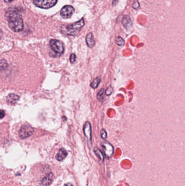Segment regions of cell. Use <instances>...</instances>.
Returning a JSON list of instances; mask_svg holds the SVG:
<instances>
[{"label":"cell","instance_id":"6da1fadb","mask_svg":"<svg viewBox=\"0 0 185 186\" xmlns=\"http://www.w3.org/2000/svg\"><path fill=\"white\" fill-rule=\"evenodd\" d=\"M5 17L8 21V26L13 31L19 32L23 30L24 27V21L19 13L13 10L8 12Z\"/></svg>","mask_w":185,"mask_h":186},{"label":"cell","instance_id":"7a4b0ae2","mask_svg":"<svg viewBox=\"0 0 185 186\" xmlns=\"http://www.w3.org/2000/svg\"><path fill=\"white\" fill-rule=\"evenodd\" d=\"M84 24V19H82L79 21L74 23L73 24H70L66 26H62L61 28V32L65 35L74 36L81 32Z\"/></svg>","mask_w":185,"mask_h":186},{"label":"cell","instance_id":"3957f363","mask_svg":"<svg viewBox=\"0 0 185 186\" xmlns=\"http://www.w3.org/2000/svg\"><path fill=\"white\" fill-rule=\"evenodd\" d=\"M49 46L52 51V54H51L52 56L58 57L60 56L64 52L65 49L63 43L58 40H51L49 42Z\"/></svg>","mask_w":185,"mask_h":186},{"label":"cell","instance_id":"277c9868","mask_svg":"<svg viewBox=\"0 0 185 186\" xmlns=\"http://www.w3.org/2000/svg\"><path fill=\"white\" fill-rule=\"evenodd\" d=\"M58 0H34V3L38 7L49 9L56 5Z\"/></svg>","mask_w":185,"mask_h":186},{"label":"cell","instance_id":"5b68a950","mask_svg":"<svg viewBox=\"0 0 185 186\" xmlns=\"http://www.w3.org/2000/svg\"><path fill=\"white\" fill-rule=\"evenodd\" d=\"M34 132V128L29 125H24L19 131V135L20 138L25 139L30 137Z\"/></svg>","mask_w":185,"mask_h":186},{"label":"cell","instance_id":"8992f818","mask_svg":"<svg viewBox=\"0 0 185 186\" xmlns=\"http://www.w3.org/2000/svg\"><path fill=\"white\" fill-rule=\"evenodd\" d=\"M102 147L104 152L105 156L107 157V158L111 157L114 154V147L109 142L104 141L102 144Z\"/></svg>","mask_w":185,"mask_h":186},{"label":"cell","instance_id":"52a82bcc","mask_svg":"<svg viewBox=\"0 0 185 186\" xmlns=\"http://www.w3.org/2000/svg\"><path fill=\"white\" fill-rule=\"evenodd\" d=\"M74 12V8L69 5H66L63 6L60 11V15L63 18H69L73 15Z\"/></svg>","mask_w":185,"mask_h":186},{"label":"cell","instance_id":"ba28073f","mask_svg":"<svg viewBox=\"0 0 185 186\" xmlns=\"http://www.w3.org/2000/svg\"><path fill=\"white\" fill-rule=\"evenodd\" d=\"M83 131L88 141L91 142L92 139V133H91V126L90 122L87 121L85 123L83 127Z\"/></svg>","mask_w":185,"mask_h":186},{"label":"cell","instance_id":"9c48e42d","mask_svg":"<svg viewBox=\"0 0 185 186\" xmlns=\"http://www.w3.org/2000/svg\"><path fill=\"white\" fill-rule=\"evenodd\" d=\"M20 99V96L15 94H10L7 97V102L8 104L13 105L17 102Z\"/></svg>","mask_w":185,"mask_h":186},{"label":"cell","instance_id":"30bf717a","mask_svg":"<svg viewBox=\"0 0 185 186\" xmlns=\"http://www.w3.org/2000/svg\"><path fill=\"white\" fill-rule=\"evenodd\" d=\"M122 23L123 26L128 30L130 29L132 25V20L128 15L124 16V17H123V19H122Z\"/></svg>","mask_w":185,"mask_h":186},{"label":"cell","instance_id":"8fae6325","mask_svg":"<svg viewBox=\"0 0 185 186\" xmlns=\"http://www.w3.org/2000/svg\"><path fill=\"white\" fill-rule=\"evenodd\" d=\"M53 175L50 173L44 177L42 182V186H49L53 180Z\"/></svg>","mask_w":185,"mask_h":186},{"label":"cell","instance_id":"7c38bea8","mask_svg":"<svg viewBox=\"0 0 185 186\" xmlns=\"http://www.w3.org/2000/svg\"><path fill=\"white\" fill-rule=\"evenodd\" d=\"M67 156V152L66 151V150L63 148H61L59 150L56 158L57 161H62L66 158Z\"/></svg>","mask_w":185,"mask_h":186},{"label":"cell","instance_id":"4fadbf2b","mask_svg":"<svg viewBox=\"0 0 185 186\" xmlns=\"http://www.w3.org/2000/svg\"><path fill=\"white\" fill-rule=\"evenodd\" d=\"M86 43L89 47L92 48L95 45V40L92 33H90L86 37Z\"/></svg>","mask_w":185,"mask_h":186},{"label":"cell","instance_id":"5bb4252c","mask_svg":"<svg viewBox=\"0 0 185 186\" xmlns=\"http://www.w3.org/2000/svg\"><path fill=\"white\" fill-rule=\"evenodd\" d=\"M93 151H94V152H95L96 155L98 157V158L101 161L104 162V154H103V153L102 152V151L100 150L99 149L98 147H95Z\"/></svg>","mask_w":185,"mask_h":186},{"label":"cell","instance_id":"9a60e30c","mask_svg":"<svg viewBox=\"0 0 185 186\" xmlns=\"http://www.w3.org/2000/svg\"><path fill=\"white\" fill-rule=\"evenodd\" d=\"M100 82V78L97 77V78H95L94 80L92 81V82L91 83V87L93 89H96V88H97L99 86Z\"/></svg>","mask_w":185,"mask_h":186},{"label":"cell","instance_id":"2e32d148","mask_svg":"<svg viewBox=\"0 0 185 186\" xmlns=\"http://www.w3.org/2000/svg\"><path fill=\"white\" fill-rule=\"evenodd\" d=\"M8 64L7 61H6L5 59H1L0 62V68H1V71H2L4 70H5L7 68Z\"/></svg>","mask_w":185,"mask_h":186},{"label":"cell","instance_id":"e0dca14e","mask_svg":"<svg viewBox=\"0 0 185 186\" xmlns=\"http://www.w3.org/2000/svg\"><path fill=\"white\" fill-rule=\"evenodd\" d=\"M116 44H117V45L120 46H123L125 44L124 39H123L122 37H117V39L116 40Z\"/></svg>","mask_w":185,"mask_h":186},{"label":"cell","instance_id":"ac0fdd59","mask_svg":"<svg viewBox=\"0 0 185 186\" xmlns=\"http://www.w3.org/2000/svg\"><path fill=\"white\" fill-rule=\"evenodd\" d=\"M104 93V90L103 88H102V89L99 91V92H98L97 94V98L99 100H102V99H103Z\"/></svg>","mask_w":185,"mask_h":186},{"label":"cell","instance_id":"d6986e66","mask_svg":"<svg viewBox=\"0 0 185 186\" xmlns=\"http://www.w3.org/2000/svg\"><path fill=\"white\" fill-rule=\"evenodd\" d=\"M132 7L134 8V9H138L140 7V5L139 1L137 0L134 1V2L132 3Z\"/></svg>","mask_w":185,"mask_h":186},{"label":"cell","instance_id":"ffe728a7","mask_svg":"<svg viewBox=\"0 0 185 186\" xmlns=\"http://www.w3.org/2000/svg\"><path fill=\"white\" fill-rule=\"evenodd\" d=\"M100 136H101L102 138L103 139V140L107 139V135L106 130H104V129H102V130H101V131H100Z\"/></svg>","mask_w":185,"mask_h":186},{"label":"cell","instance_id":"44dd1931","mask_svg":"<svg viewBox=\"0 0 185 186\" xmlns=\"http://www.w3.org/2000/svg\"><path fill=\"white\" fill-rule=\"evenodd\" d=\"M112 91H113L112 88L111 86H110L109 87H108L105 91V95L107 96L110 95L112 94Z\"/></svg>","mask_w":185,"mask_h":186},{"label":"cell","instance_id":"7402d4cb","mask_svg":"<svg viewBox=\"0 0 185 186\" xmlns=\"http://www.w3.org/2000/svg\"><path fill=\"white\" fill-rule=\"evenodd\" d=\"M70 60L71 63H74L76 60V54H71L70 55Z\"/></svg>","mask_w":185,"mask_h":186},{"label":"cell","instance_id":"603a6c76","mask_svg":"<svg viewBox=\"0 0 185 186\" xmlns=\"http://www.w3.org/2000/svg\"><path fill=\"white\" fill-rule=\"evenodd\" d=\"M0 115H1V119H2L3 117H5V111H4L3 110H1V112H0Z\"/></svg>","mask_w":185,"mask_h":186},{"label":"cell","instance_id":"cb8c5ba5","mask_svg":"<svg viewBox=\"0 0 185 186\" xmlns=\"http://www.w3.org/2000/svg\"><path fill=\"white\" fill-rule=\"evenodd\" d=\"M118 0H114V1L112 2V5L114 6V5H116V4L117 3V2H118Z\"/></svg>","mask_w":185,"mask_h":186},{"label":"cell","instance_id":"d4e9b609","mask_svg":"<svg viewBox=\"0 0 185 186\" xmlns=\"http://www.w3.org/2000/svg\"><path fill=\"white\" fill-rule=\"evenodd\" d=\"M13 1H14V0H4L5 2L6 3L11 2H12Z\"/></svg>","mask_w":185,"mask_h":186},{"label":"cell","instance_id":"484cf974","mask_svg":"<svg viewBox=\"0 0 185 186\" xmlns=\"http://www.w3.org/2000/svg\"><path fill=\"white\" fill-rule=\"evenodd\" d=\"M64 186H74L73 184H70V183H67V184H66Z\"/></svg>","mask_w":185,"mask_h":186}]
</instances>
